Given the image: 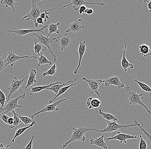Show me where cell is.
Segmentation results:
<instances>
[{
    "label": "cell",
    "mask_w": 151,
    "mask_h": 149,
    "mask_svg": "<svg viewBox=\"0 0 151 149\" xmlns=\"http://www.w3.org/2000/svg\"><path fill=\"white\" fill-rule=\"evenodd\" d=\"M94 12L95 11H94L93 9H91V8H87L85 13L88 15H91L93 14Z\"/></svg>",
    "instance_id": "cell-44"
},
{
    "label": "cell",
    "mask_w": 151,
    "mask_h": 149,
    "mask_svg": "<svg viewBox=\"0 0 151 149\" xmlns=\"http://www.w3.org/2000/svg\"><path fill=\"white\" fill-rule=\"evenodd\" d=\"M20 91L22 93V95H20L13 99L9 100L7 104L5 106V107L2 110H1V112L3 111V113L6 114L10 112L14 111L15 109L17 108H22V105H19L18 104V102L20 99H23L25 98L26 94L24 92H22L21 90Z\"/></svg>",
    "instance_id": "cell-5"
},
{
    "label": "cell",
    "mask_w": 151,
    "mask_h": 149,
    "mask_svg": "<svg viewBox=\"0 0 151 149\" xmlns=\"http://www.w3.org/2000/svg\"><path fill=\"white\" fill-rule=\"evenodd\" d=\"M85 4H90V5H96L104 6V3H96L89 2L83 0H72L70 4L64 6L63 7H66L72 5L73 8L76 11H78L80 6Z\"/></svg>",
    "instance_id": "cell-15"
},
{
    "label": "cell",
    "mask_w": 151,
    "mask_h": 149,
    "mask_svg": "<svg viewBox=\"0 0 151 149\" xmlns=\"http://www.w3.org/2000/svg\"><path fill=\"white\" fill-rule=\"evenodd\" d=\"M76 85V83H74L71 84L70 85L68 86H65L64 87L62 88H61V89L59 90V92L58 93L57 95H56V96H55L54 98L52 100H51L49 101V103H50V104L52 103H53V102L55 101V100L57 98L61 96L62 94H64L71 87L73 86H75Z\"/></svg>",
    "instance_id": "cell-31"
},
{
    "label": "cell",
    "mask_w": 151,
    "mask_h": 149,
    "mask_svg": "<svg viewBox=\"0 0 151 149\" xmlns=\"http://www.w3.org/2000/svg\"><path fill=\"white\" fill-rule=\"evenodd\" d=\"M56 80V82L55 83H52L48 85L45 86H41L38 85L37 86L33 87L31 88V91H30V96H32L33 94L35 93H37V92H40L41 91L44 90H47V89L50 87L54 85L57 84H63L64 83L61 82H58L57 80L56 77H54Z\"/></svg>",
    "instance_id": "cell-18"
},
{
    "label": "cell",
    "mask_w": 151,
    "mask_h": 149,
    "mask_svg": "<svg viewBox=\"0 0 151 149\" xmlns=\"http://www.w3.org/2000/svg\"><path fill=\"white\" fill-rule=\"evenodd\" d=\"M86 41H83V42H80L79 43V48H78V53H79V62H78V66L74 70V71H73L74 74L75 75H77L79 73V69L81 66L82 59H83V57L86 52Z\"/></svg>",
    "instance_id": "cell-16"
},
{
    "label": "cell",
    "mask_w": 151,
    "mask_h": 149,
    "mask_svg": "<svg viewBox=\"0 0 151 149\" xmlns=\"http://www.w3.org/2000/svg\"><path fill=\"white\" fill-rule=\"evenodd\" d=\"M81 23H83V19H79L71 23L69 25V28L65 31V34H68L69 32L73 33V34H77L82 29L86 28V26L81 25Z\"/></svg>",
    "instance_id": "cell-12"
},
{
    "label": "cell",
    "mask_w": 151,
    "mask_h": 149,
    "mask_svg": "<svg viewBox=\"0 0 151 149\" xmlns=\"http://www.w3.org/2000/svg\"><path fill=\"white\" fill-rule=\"evenodd\" d=\"M37 24H41L43 25L44 24V20L41 17H39L37 19Z\"/></svg>",
    "instance_id": "cell-46"
},
{
    "label": "cell",
    "mask_w": 151,
    "mask_h": 149,
    "mask_svg": "<svg viewBox=\"0 0 151 149\" xmlns=\"http://www.w3.org/2000/svg\"><path fill=\"white\" fill-rule=\"evenodd\" d=\"M4 61V58L0 56V73L6 67Z\"/></svg>",
    "instance_id": "cell-42"
},
{
    "label": "cell",
    "mask_w": 151,
    "mask_h": 149,
    "mask_svg": "<svg viewBox=\"0 0 151 149\" xmlns=\"http://www.w3.org/2000/svg\"><path fill=\"white\" fill-rule=\"evenodd\" d=\"M87 7H86V6L83 5L82 6H80L79 10H78V12L80 13V14L81 15L83 14V13H85V11L86 10Z\"/></svg>",
    "instance_id": "cell-43"
},
{
    "label": "cell",
    "mask_w": 151,
    "mask_h": 149,
    "mask_svg": "<svg viewBox=\"0 0 151 149\" xmlns=\"http://www.w3.org/2000/svg\"><path fill=\"white\" fill-rule=\"evenodd\" d=\"M137 136H132L129 134H123L121 133L120 132H117V135L113 137H108L106 138V140H117L119 141L121 144L124 143V144H127V140L137 139Z\"/></svg>",
    "instance_id": "cell-14"
},
{
    "label": "cell",
    "mask_w": 151,
    "mask_h": 149,
    "mask_svg": "<svg viewBox=\"0 0 151 149\" xmlns=\"http://www.w3.org/2000/svg\"><path fill=\"white\" fill-rule=\"evenodd\" d=\"M57 38L62 51L68 48L71 42L70 37L67 34H65L64 35L59 36Z\"/></svg>",
    "instance_id": "cell-17"
},
{
    "label": "cell",
    "mask_w": 151,
    "mask_h": 149,
    "mask_svg": "<svg viewBox=\"0 0 151 149\" xmlns=\"http://www.w3.org/2000/svg\"><path fill=\"white\" fill-rule=\"evenodd\" d=\"M9 116H8L7 115L5 114L4 113H2L1 114H0V119L2 120L5 123H6L8 125V118H9Z\"/></svg>",
    "instance_id": "cell-40"
},
{
    "label": "cell",
    "mask_w": 151,
    "mask_h": 149,
    "mask_svg": "<svg viewBox=\"0 0 151 149\" xmlns=\"http://www.w3.org/2000/svg\"><path fill=\"white\" fill-rule=\"evenodd\" d=\"M37 59L38 62L37 64V67H41L42 65H46L49 68V66L52 65V62L49 61L43 55L40 54V57H37Z\"/></svg>",
    "instance_id": "cell-30"
},
{
    "label": "cell",
    "mask_w": 151,
    "mask_h": 149,
    "mask_svg": "<svg viewBox=\"0 0 151 149\" xmlns=\"http://www.w3.org/2000/svg\"><path fill=\"white\" fill-rule=\"evenodd\" d=\"M139 137L140 138V142H139V149H147V145L146 141L142 138V135H139Z\"/></svg>",
    "instance_id": "cell-38"
},
{
    "label": "cell",
    "mask_w": 151,
    "mask_h": 149,
    "mask_svg": "<svg viewBox=\"0 0 151 149\" xmlns=\"http://www.w3.org/2000/svg\"><path fill=\"white\" fill-rule=\"evenodd\" d=\"M16 114L17 115V116L20 119L21 122H22L25 125H29V124L30 125V124H32V122L35 121L33 120L32 119L28 117V115L26 116H22L19 115L18 113L17 112V113H16Z\"/></svg>",
    "instance_id": "cell-33"
},
{
    "label": "cell",
    "mask_w": 151,
    "mask_h": 149,
    "mask_svg": "<svg viewBox=\"0 0 151 149\" xmlns=\"http://www.w3.org/2000/svg\"><path fill=\"white\" fill-rule=\"evenodd\" d=\"M47 24L45 26L40 29H19V30H15V31L8 30L7 32L14 33L16 34L18 36L19 38L22 36L28 34L33 33H41L44 34L43 30L48 28V25L50 24V21H47Z\"/></svg>",
    "instance_id": "cell-10"
},
{
    "label": "cell",
    "mask_w": 151,
    "mask_h": 149,
    "mask_svg": "<svg viewBox=\"0 0 151 149\" xmlns=\"http://www.w3.org/2000/svg\"><path fill=\"white\" fill-rule=\"evenodd\" d=\"M96 131L98 132V130L94 129H90L86 127H82L79 126L78 128H76L75 127L73 128V132L70 139L68 141L63 143L62 146V149H65L68 147L69 144L72 142H76V141H85L86 140L85 135L86 133L89 131Z\"/></svg>",
    "instance_id": "cell-1"
},
{
    "label": "cell",
    "mask_w": 151,
    "mask_h": 149,
    "mask_svg": "<svg viewBox=\"0 0 151 149\" xmlns=\"http://www.w3.org/2000/svg\"><path fill=\"white\" fill-rule=\"evenodd\" d=\"M2 108H1V107H0V111H1V110Z\"/></svg>",
    "instance_id": "cell-49"
},
{
    "label": "cell",
    "mask_w": 151,
    "mask_h": 149,
    "mask_svg": "<svg viewBox=\"0 0 151 149\" xmlns=\"http://www.w3.org/2000/svg\"><path fill=\"white\" fill-rule=\"evenodd\" d=\"M77 79L76 78L73 79V80L69 81L67 82V83H64L63 84H57L54 85L52 86L49 88L47 89V90H50L53 91L55 93V96H56L57 95L58 93L59 92V90L61 89L62 88L64 87L65 86H66L67 84L69 83H76V81Z\"/></svg>",
    "instance_id": "cell-20"
},
{
    "label": "cell",
    "mask_w": 151,
    "mask_h": 149,
    "mask_svg": "<svg viewBox=\"0 0 151 149\" xmlns=\"http://www.w3.org/2000/svg\"><path fill=\"white\" fill-rule=\"evenodd\" d=\"M56 73V64H54L47 71L42 73V77H41V79L47 76H53L54 77H55Z\"/></svg>",
    "instance_id": "cell-32"
},
{
    "label": "cell",
    "mask_w": 151,
    "mask_h": 149,
    "mask_svg": "<svg viewBox=\"0 0 151 149\" xmlns=\"http://www.w3.org/2000/svg\"><path fill=\"white\" fill-rule=\"evenodd\" d=\"M139 53L140 55H142L143 58L142 59V61L144 60V58L147 56L151 55V48L148 44H143L140 45L139 47Z\"/></svg>",
    "instance_id": "cell-21"
},
{
    "label": "cell",
    "mask_w": 151,
    "mask_h": 149,
    "mask_svg": "<svg viewBox=\"0 0 151 149\" xmlns=\"http://www.w3.org/2000/svg\"><path fill=\"white\" fill-rule=\"evenodd\" d=\"M126 48L127 46L126 45L124 46V49L123 53V56L122 59L121 60V66L122 68L124 70L125 72H127V68H130L131 69H133L134 68V66L133 64L129 63V62L126 59L125 57V53H126Z\"/></svg>",
    "instance_id": "cell-24"
},
{
    "label": "cell",
    "mask_w": 151,
    "mask_h": 149,
    "mask_svg": "<svg viewBox=\"0 0 151 149\" xmlns=\"http://www.w3.org/2000/svg\"><path fill=\"white\" fill-rule=\"evenodd\" d=\"M12 113L14 114V123L13 125H9V128L10 129H13L14 127H17V129H19L18 125L20 124L21 122V121L20 120V119L16 114V112L15 111H12Z\"/></svg>",
    "instance_id": "cell-35"
},
{
    "label": "cell",
    "mask_w": 151,
    "mask_h": 149,
    "mask_svg": "<svg viewBox=\"0 0 151 149\" xmlns=\"http://www.w3.org/2000/svg\"><path fill=\"white\" fill-rule=\"evenodd\" d=\"M104 135L101 136L94 140L90 138V143L92 145H95L96 147H100L102 149H108L107 144L105 142L104 140Z\"/></svg>",
    "instance_id": "cell-19"
},
{
    "label": "cell",
    "mask_w": 151,
    "mask_h": 149,
    "mask_svg": "<svg viewBox=\"0 0 151 149\" xmlns=\"http://www.w3.org/2000/svg\"><path fill=\"white\" fill-rule=\"evenodd\" d=\"M14 118L9 116V118H8L7 122H8V125H13L14 123Z\"/></svg>",
    "instance_id": "cell-45"
},
{
    "label": "cell",
    "mask_w": 151,
    "mask_h": 149,
    "mask_svg": "<svg viewBox=\"0 0 151 149\" xmlns=\"http://www.w3.org/2000/svg\"><path fill=\"white\" fill-rule=\"evenodd\" d=\"M107 124V127L104 129L103 130L99 131L98 130V132L102 133H112L114 131H117L118 130H123L124 129H126L130 127H135L137 126V124L134 123V124H131L129 125H119L116 122L108 121H106Z\"/></svg>",
    "instance_id": "cell-6"
},
{
    "label": "cell",
    "mask_w": 151,
    "mask_h": 149,
    "mask_svg": "<svg viewBox=\"0 0 151 149\" xmlns=\"http://www.w3.org/2000/svg\"><path fill=\"white\" fill-rule=\"evenodd\" d=\"M34 132H35V131L33 130V132L32 133V139H31V140H30L29 143H28V144H27V146L24 148V149H32V146H33V140H34V137H35V136H34Z\"/></svg>",
    "instance_id": "cell-41"
},
{
    "label": "cell",
    "mask_w": 151,
    "mask_h": 149,
    "mask_svg": "<svg viewBox=\"0 0 151 149\" xmlns=\"http://www.w3.org/2000/svg\"><path fill=\"white\" fill-rule=\"evenodd\" d=\"M1 1H0V4H1Z\"/></svg>",
    "instance_id": "cell-50"
},
{
    "label": "cell",
    "mask_w": 151,
    "mask_h": 149,
    "mask_svg": "<svg viewBox=\"0 0 151 149\" xmlns=\"http://www.w3.org/2000/svg\"><path fill=\"white\" fill-rule=\"evenodd\" d=\"M37 73V71L35 69H32L30 70V74L28 76V82L24 88V89H27L29 87L32 86L34 84L36 83H37V81L36 80Z\"/></svg>",
    "instance_id": "cell-22"
},
{
    "label": "cell",
    "mask_w": 151,
    "mask_h": 149,
    "mask_svg": "<svg viewBox=\"0 0 151 149\" xmlns=\"http://www.w3.org/2000/svg\"><path fill=\"white\" fill-rule=\"evenodd\" d=\"M28 76L27 77L23 78L22 80H18L17 77H14L13 80H12L11 82V84L9 86L8 90L9 91V93L6 98L7 101H9L10 100V97L14 94V93L16 92L18 89H19L21 86H22L23 84V82L26 79H28Z\"/></svg>",
    "instance_id": "cell-9"
},
{
    "label": "cell",
    "mask_w": 151,
    "mask_h": 149,
    "mask_svg": "<svg viewBox=\"0 0 151 149\" xmlns=\"http://www.w3.org/2000/svg\"><path fill=\"white\" fill-rule=\"evenodd\" d=\"M36 122L35 121L34 122H32V124H30L28 126H26L25 127H24V128H19L18 129V130H17L16 131V132H15V135H14V138L12 139V141L10 142V144H9V145H7L8 147H9L10 146V145H11V144L12 143H14V141H15V139L17 137H18L20 136L24 132H25V131H26L27 130H28L29 128H31V127H33L34 125H36Z\"/></svg>",
    "instance_id": "cell-25"
},
{
    "label": "cell",
    "mask_w": 151,
    "mask_h": 149,
    "mask_svg": "<svg viewBox=\"0 0 151 149\" xmlns=\"http://www.w3.org/2000/svg\"><path fill=\"white\" fill-rule=\"evenodd\" d=\"M32 34L34 35H35L37 37L36 39L35 40L37 42L44 45L46 48L49 49L50 53L52 56L54 61L55 63L56 62L57 57L56 55H55L52 51V50L51 49L50 44L52 43H57V38L52 37H47L45 36L42 34L40 33L36 34L35 33H33Z\"/></svg>",
    "instance_id": "cell-4"
},
{
    "label": "cell",
    "mask_w": 151,
    "mask_h": 149,
    "mask_svg": "<svg viewBox=\"0 0 151 149\" xmlns=\"http://www.w3.org/2000/svg\"><path fill=\"white\" fill-rule=\"evenodd\" d=\"M60 24V22H58L56 24L54 23H50L48 25V30H49V33L47 37H49L50 35L52 34L56 33L59 34L60 33V31L58 29V27Z\"/></svg>",
    "instance_id": "cell-29"
},
{
    "label": "cell",
    "mask_w": 151,
    "mask_h": 149,
    "mask_svg": "<svg viewBox=\"0 0 151 149\" xmlns=\"http://www.w3.org/2000/svg\"><path fill=\"white\" fill-rule=\"evenodd\" d=\"M101 104V101L98 99H93L92 97H89L87 100V107L90 110L94 108H98Z\"/></svg>",
    "instance_id": "cell-23"
},
{
    "label": "cell",
    "mask_w": 151,
    "mask_h": 149,
    "mask_svg": "<svg viewBox=\"0 0 151 149\" xmlns=\"http://www.w3.org/2000/svg\"><path fill=\"white\" fill-rule=\"evenodd\" d=\"M60 6H61V4H60L56 7H55L54 8L50 9V10H42L39 7L38 5H37V1L33 0L32 1V3H31L32 9L29 13L26 14L23 17L22 19H26V21H27L29 20H32L34 22V24L32 26H35L36 28H37L39 24L37 22V19L38 18L40 17V15L42 13L46 11H51L53 10H58L60 8Z\"/></svg>",
    "instance_id": "cell-2"
},
{
    "label": "cell",
    "mask_w": 151,
    "mask_h": 149,
    "mask_svg": "<svg viewBox=\"0 0 151 149\" xmlns=\"http://www.w3.org/2000/svg\"><path fill=\"white\" fill-rule=\"evenodd\" d=\"M125 92L127 95L129 104L132 106L136 105H140L144 107L148 112L151 117V111L147 108V107L143 103L142 100L144 99V96L142 94H138L135 91L132 90L129 86H127L125 88Z\"/></svg>",
    "instance_id": "cell-3"
},
{
    "label": "cell",
    "mask_w": 151,
    "mask_h": 149,
    "mask_svg": "<svg viewBox=\"0 0 151 149\" xmlns=\"http://www.w3.org/2000/svg\"><path fill=\"white\" fill-rule=\"evenodd\" d=\"M66 100V99H62L59 100V101L55 102L52 103L50 104H49V105H46L45 107L42 109V110L33 114V115L32 116V119L34 120V118L36 116V117H38L39 115L42 114V113H45V112H55V111H59V108L57 107L60 104L62 103L65 101Z\"/></svg>",
    "instance_id": "cell-8"
},
{
    "label": "cell",
    "mask_w": 151,
    "mask_h": 149,
    "mask_svg": "<svg viewBox=\"0 0 151 149\" xmlns=\"http://www.w3.org/2000/svg\"><path fill=\"white\" fill-rule=\"evenodd\" d=\"M103 108H101L99 110V111H95L99 114L101 115L103 117L104 119L106 121H114L116 122L117 121V118L115 116L109 114V113H106L104 112Z\"/></svg>",
    "instance_id": "cell-26"
},
{
    "label": "cell",
    "mask_w": 151,
    "mask_h": 149,
    "mask_svg": "<svg viewBox=\"0 0 151 149\" xmlns=\"http://www.w3.org/2000/svg\"><path fill=\"white\" fill-rule=\"evenodd\" d=\"M83 81L86 82L88 84L89 87V94L90 95L96 94L97 96H99V98L101 97V94L99 93V88L100 85L102 83L101 79L96 80V79H92L90 80L85 77H83L82 79Z\"/></svg>",
    "instance_id": "cell-7"
},
{
    "label": "cell",
    "mask_w": 151,
    "mask_h": 149,
    "mask_svg": "<svg viewBox=\"0 0 151 149\" xmlns=\"http://www.w3.org/2000/svg\"><path fill=\"white\" fill-rule=\"evenodd\" d=\"M6 96L4 93V92L0 89V104H1V108H2L1 110H2L5 107V103L6 102Z\"/></svg>",
    "instance_id": "cell-37"
},
{
    "label": "cell",
    "mask_w": 151,
    "mask_h": 149,
    "mask_svg": "<svg viewBox=\"0 0 151 149\" xmlns=\"http://www.w3.org/2000/svg\"><path fill=\"white\" fill-rule=\"evenodd\" d=\"M49 11H46L45 12L42 13L40 15V17H41L44 22H47V20H50V18L49 17Z\"/></svg>",
    "instance_id": "cell-39"
},
{
    "label": "cell",
    "mask_w": 151,
    "mask_h": 149,
    "mask_svg": "<svg viewBox=\"0 0 151 149\" xmlns=\"http://www.w3.org/2000/svg\"><path fill=\"white\" fill-rule=\"evenodd\" d=\"M34 42L35 45L33 48H34V53L32 56H35V55L36 54H38L40 56V52L45 51L47 50V48L41 43L37 42L35 39L34 40Z\"/></svg>",
    "instance_id": "cell-27"
},
{
    "label": "cell",
    "mask_w": 151,
    "mask_h": 149,
    "mask_svg": "<svg viewBox=\"0 0 151 149\" xmlns=\"http://www.w3.org/2000/svg\"><path fill=\"white\" fill-rule=\"evenodd\" d=\"M1 4H4L6 8H8V6H10L12 8L14 12H16L14 6L17 5L18 4L14 0H2L1 1Z\"/></svg>",
    "instance_id": "cell-34"
},
{
    "label": "cell",
    "mask_w": 151,
    "mask_h": 149,
    "mask_svg": "<svg viewBox=\"0 0 151 149\" xmlns=\"http://www.w3.org/2000/svg\"><path fill=\"white\" fill-rule=\"evenodd\" d=\"M102 82L104 83L105 86L106 87L115 86L117 87L119 89H122L125 86V84L120 81L118 76L109 77L107 80L103 81L102 80Z\"/></svg>",
    "instance_id": "cell-13"
},
{
    "label": "cell",
    "mask_w": 151,
    "mask_h": 149,
    "mask_svg": "<svg viewBox=\"0 0 151 149\" xmlns=\"http://www.w3.org/2000/svg\"><path fill=\"white\" fill-rule=\"evenodd\" d=\"M9 148L8 146L5 147L3 144H0V149H9Z\"/></svg>",
    "instance_id": "cell-48"
},
{
    "label": "cell",
    "mask_w": 151,
    "mask_h": 149,
    "mask_svg": "<svg viewBox=\"0 0 151 149\" xmlns=\"http://www.w3.org/2000/svg\"><path fill=\"white\" fill-rule=\"evenodd\" d=\"M144 2H147V6H148V10L149 12L151 13V1H144Z\"/></svg>",
    "instance_id": "cell-47"
},
{
    "label": "cell",
    "mask_w": 151,
    "mask_h": 149,
    "mask_svg": "<svg viewBox=\"0 0 151 149\" xmlns=\"http://www.w3.org/2000/svg\"><path fill=\"white\" fill-rule=\"evenodd\" d=\"M134 81L138 85L139 87L143 91H146L147 92H150L151 93V88L149 86L144 83H142V82L138 81L136 80H134Z\"/></svg>",
    "instance_id": "cell-36"
},
{
    "label": "cell",
    "mask_w": 151,
    "mask_h": 149,
    "mask_svg": "<svg viewBox=\"0 0 151 149\" xmlns=\"http://www.w3.org/2000/svg\"><path fill=\"white\" fill-rule=\"evenodd\" d=\"M134 122L135 123L137 124V126L139 128L140 131L144 133L145 136L147 137V139H148V142H147V149H151V134L148 133L143 127H142L140 124L136 120H135Z\"/></svg>",
    "instance_id": "cell-28"
},
{
    "label": "cell",
    "mask_w": 151,
    "mask_h": 149,
    "mask_svg": "<svg viewBox=\"0 0 151 149\" xmlns=\"http://www.w3.org/2000/svg\"><path fill=\"white\" fill-rule=\"evenodd\" d=\"M37 58V57L35 56H20L17 55L14 52H8V55L6 59L4 61V63L7 66L8 65H10V66L13 67L15 65V63L17 61L22 58Z\"/></svg>",
    "instance_id": "cell-11"
}]
</instances>
